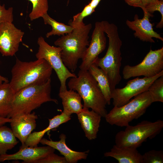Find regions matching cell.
Listing matches in <instances>:
<instances>
[{
    "label": "cell",
    "mask_w": 163,
    "mask_h": 163,
    "mask_svg": "<svg viewBox=\"0 0 163 163\" xmlns=\"http://www.w3.org/2000/svg\"><path fill=\"white\" fill-rule=\"evenodd\" d=\"M91 24L74 28L71 32L62 36L54 43L61 49V56L65 66L72 72L77 68L78 61L84 57L90 42Z\"/></svg>",
    "instance_id": "1"
},
{
    "label": "cell",
    "mask_w": 163,
    "mask_h": 163,
    "mask_svg": "<svg viewBox=\"0 0 163 163\" xmlns=\"http://www.w3.org/2000/svg\"><path fill=\"white\" fill-rule=\"evenodd\" d=\"M102 21L104 31L109 39L108 46L104 56L98 57L94 63L105 73L112 91L121 80L120 69L122 58L120 49L122 42L117 26L107 21Z\"/></svg>",
    "instance_id": "2"
},
{
    "label": "cell",
    "mask_w": 163,
    "mask_h": 163,
    "mask_svg": "<svg viewBox=\"0 0 163 163\" xmlns=\"http://www.w3.org/2000/svg\"><path fill=\"white\" fill-rule=\"evenodd\" d=\"M53 69L43 59L24 62L17 58L11 70V78L9 83L16 93L29 85L46 82L51 78Z\"/></svg>",
    "instance_id": "3"
},
{
    "label": "cell",
    "mask_w": 163,
    "mask_h": 163,
    "mask_svg": "<svg viewBox=\"0 0 163 163\" xmlns=\"http://www.w3.org/2000/svg\"><path fill=\"white\" fill-rule=\"evenodd\" d=\"M68 86L80 95L83 108H91L105 117L107 113V102L97 82L88 70H80L77 76L70 78Z\"/></svg>",
    "instance_id": "4"
},
{
    "label": "cell",
    "mask_w": 163,
    "mask_h": 163,
    "mask_svg": "<svg viewBox=\"0 0 163 163\" xmlns=\"http://www.w3.org/2000/svg\"><path fill=\"white\" fill-rule=\"evenodd\" d=\"M51 79L43 83H36L24 87L15 93L12 110L8 118L20 114L29 113L44 103L57 100L51 96Z\"/></svg>",
    "instance_id": "5"
},
{
    "label": "cell",
    "mask_w": 163,
    "mask_h": 163,
    "mask_svg": "<svg viewBox=\"0 0 163 163\" xmlns=\"http://www.w3.org/2000/svg\"><path fill=\"white\" fill-rule=\"evenodd\" d=\"M126 104L119 107L114 106L104 118L111 125L126 126L133 120L138 119L154 102L152 96L148 90L134 97Z\"/></svg>",
    "instance_id": "6"
},
{
    "label": "cell",
    "mask_w": 163,
    "mask_h": 163,
    "mask_svg": "<svg viewBox=\"0 0 163 163\" xmlns=\"http://www.w3.org/2000/svg\"><path fill=\"white\" fill-rule=\"evenodd\" d=\"M126 127L116 134L115 145L137 149L147 139H152L160 133L163 128V121L143 120L135 125H129Z\"/></svg>",
    "instance_id": "7"
},
{
    "label": "cell",
    "mask_w": 163,
    "mask_h": 163,
    "mask_svg": "<svg viewBox=\"0 0 163 163\" xmlns=\"http://www.w3.org/2000/svg\"><path fill=\"white\" fill-rule=\"evenodd\" d=\"M37 43L39 48L36 54L37 58L44 59L54 70L60 83L59 91L67 89V80L77 75L70 71L64 64L61 58V49L50 45L42 37L38 38Z\"/></svg>",
    "instance_id": "8"
},
{
    "label": "cell",
    "mask_w": 163,
    "mask_h": 163,
    "mask_svg": "<svg viewBox=\"0 0 163 163\" xmlns=\"http://www.w3.org/2000/svg\"><path fill=\"white\" fill-rule=\"evenodd\" d=\"M163 70L162 47L155 50L151 49L139 64L134 66H125L122 71V75L125 80L140 76L150 78L157 75Z\"/></svg>",
    "instance_id": "9"
},
{
    "label": "cell",
    "mask_w": 163,
    "mask_h": 163,
    "mask_svg": "<svg viewBox=\"0 0 163 163\" xmlns=\"http://www.w3.org/2000/svg\"><path fill=\"white\" fill-rule=\"evenodd\" d=\"M162 75L163 70L152 77L140 78L137 77L128 81L123 88H115L111 92V99L114 106H121L135 96L148 90L153 82Z\"/></svg>",
    "instance_id": "10"
},
{
    "label": "cell",
    "mask_w": 163,
    "mask_h": 163,
    "mask_svg": "<svg viewBox=\"0 0 163 163\" xmlns=\"http://www.w3.org/2000/svg\"><path fill=\"white\" fill-rule=\"evenodd\" d=\"M105 33L103 21L96 22L91 40L79 66L80 70H88L99 55L105 50L107 43Z\"/></svg>",
    "instance_id": "11"
},
{
    "label": "cell",
    "mask_w": 163,
    "mask_h": 163,
    "mask_svg": "<svg viewBox=\"0 0 163 163\" xmlns=\"http://www.w3.org/2000/svg\"><path fill=\"white\" fill-rule=\"evenodd\" d=\"M24 33L12 23L0 24V53L5 56H13L18 51Z\"/></svg>",
    "instance_id": "12"
},
{
    "label": "cell",
    "mask_w": 163,
    "mask_h": 163,
    "mask_svg": "<svg viewBox=\"0 0 163 163\" xmlns=\"http://www.w3.org/2000/svg\"><path fill=\"white\" fill-rule=\"evenodd\" d=\"M144 16L142 19H139L138 15H135L134 20H127L126 24L128 27L135 31L134 34L143 41L154 43L155 41L152 38H155L163 41V38L160 35L155 32L153 28V25L150 22L149 18L153 16L146 11H143Z\"/></svg>",
    "instance_id": "13"
},
{
    "label": "cell",
    "mask_w": 163,
    "mask_h": 163,
    "mask_svg": "<svg viewBox=\"0 0 163 163\" xmlns=\"http://www.w3.org/2000/svg\"><path fill=\"white\" fill-rule=\"evenodd\" d=\"M55 150L48 145L31 147L22 145L19 150L15 153L0 155V162L7 160H23V163H33L35 161L54 152Z\"/></svg>",
    "instance_id": "14"
},
{
    "label": "cell",
    "mask_w": 163,
    "mask_h": 163,
    "mask_svg": "<svg viewBox=\"0 0 163 163\" xmlns=\"http://www.w3.org/2000/svg\"><path fill=\"white\" fill-rule=\"evenodd\" d=\"M11 129L16 138L24 144L29 135L36 126L37 116L34 112L15 115L11 118Z\"/></svg>",
    "instance_id": "15"
},
{
    "label": "cell",
    "mask_w": 163,
    "mask_h": 163,
    "mask_svg": "<svg viewBox=\"0 0 163 163\" xmlns=\"http://www.w3.org/2000/svg\"><path fill=\"white\" fill-rule=\"evenodd\" d=\"M89 109L83 108L77 115L86 137L91 140L97 137L102 117L93 110H90Z\"/></svg>",
    "instance_id": "16"
},
{
    "label": "cell",
    "mask_w": 163,
    "mask_h": 163,
    "mask_svg": "<svg viewBox=\"0 0 163 163\" xmlns=\"http://www.w3.org/2000/svg\"><path fill=\"white\" fill-rule=\"evenodd\" d=\"M59 137L60 140L58 141H53L43 138L40 143L58 150L64 156L67 163H76L78 161L87 158L88 151L84 152L74 151L66 145V137L65 134H61Z\"/></svg>",
    "instance_id": "17"
},
{
    "label": "cell",
    "mask_w": 163,
    "mask_h": 163,
    "mask_svg": "<svg viewBox=\"0 0 163 163\" xmlns=\"http://www.w3.org/2000/svg\"><path fill=\"white\" fill-rule=\"evenodd\" d=\"M105 157H112L119 163H142V155L137 149L114 145L110 151L104 154Z\"/></svg>",
    "instance_id": "18"
},
{
    "label": "cell",
    "mask_w": 163,
    "mask_h": 163,
    "mask_svg": "<svg viewBox=\"0 0 163 163\" xmlns=\"http://www.w3.org/2000/svg\"><path fill=\"white\" fill-rule=\"evenodd\" d=\"M71 119V116L67 115L63 112L51 119H49V124L48 126L42 130L31 133L27 137L24 144L23 145L31 147L37 146L46 133L58 127L60 125L66 123Z\"/></svg>",
    "instance_id": "19"
},
{
    "label": "cell",
    "mask_w": 163,
    "mask_h": 163,
    "mask_svg": "<svg viewBox=\"0 0 163 163\" xmlns=\"http://www.w3.org/2000/svg\"><path fill=\"white\" fill-rule=\"evenodd\" d=\"M59 95L62 100L63 112L67 115L71 116L73 113L77 114L82 110V97L75 91L71 89L59 91Z\"/></svg>",
    "instance_id": "20"
},
{
    "label": "cell",
    "mask_w": 163,
    "mask_h": 163,
    "mask_svg": "<svg viewBox=\"0 0 163 163\" xmlns=\"http://www.w3.org/2000/svg\"><path fill=\"white\" fill-rule=\"evenodd\" d=\"M88 70L97 82L107 104L110 105L112 99V91L106 75L101 69L94 63L90 66Z\"/></svg>",
    "instance_id": "21"
},
{
    "label": "cell",
    "mask_w": 163,
    "mask_h": 163,
    "mask_svg": "<svg viewBox=\"0 0 163 163\" xmlns=\"http://www.w3.org/2000/svg\"><path fill=\"white\" fill-rule=\"evenodd\" d=\"M15 93L9 82L0 84V117H8L9 115Z\"/></svg>",
    "instance_id": "22"
},
{
    "label": "cell",
    "mask_w": 163,
    "mask_h": 163,
    "mask_svg": "<svg viewBox=\"0 0 163 163\" xmlns=\"http://www.w3.org/2000/svg\"><path fill=\"white\" fill-rule=\"evenodd\" d=\"M16 138L11 129L4 125L0 126V155L6 154L17 145Z\"/></svg>",
    "instance_id": "23"
},
{
    "label": "cell",
    "mask_w": 163,
    "mask_h": 163,
    "mask_svg": "<svg viewBox=\"0 0 163 163\" xmlns=\"http://www.w3.org/2000/svg\"><path fill=\"white\" fill-rule=\"evenodd\" d=\"M42 18L43 19L44 24L50 25L52 28V30L46 34L47 38L52 35L62 36L71 32L74 29L73 27L69 25H67L56 21L51 18L47 13L44 14Z\"/></svg>",
    "instance_id": "24"
},
{
    "label": "cell",
    "mask_w": 163,
    "mask_h": 163,
    "mask_svg": "<svg viewBox=\"0 0 163 163\" xmlns=\"http://www.w3.org/2000/svg\"><path fill=\"white\" fill-rule=\"evenodd\" d=\"M32 4V9L29 16L31 21L42 17L47 13L48 0H27Z\"/></svg>",
    "instance_id": "25"
},
{
    "label": "cell",
    "mask_w": 163,
    "mask_h": 163,
    "mask_svg": "<svg viewBox=\"0 0 163 163\" xmlns=\"http://www.w3.org/2000/svg\"><path fill=\"white\" fill-rule=\"evenodd\" d=\"M154 102H163V75L155 79L148 88Z\"/></svg>",
    "instance_id": "26"
},
{
    "label": "cell",
    "mask_w": 163,
    "mask_h": 163,
    "mask_svg": "<svg viewBox=\"0 0 163 163\" xmlns=\"http://www.w3.org/2000/svg\"><path fill=\"white\" fill-rule=\"evenodd\" d=\"M95 10L88 4L85 6L81 12L73 17V20L70 21L69 25L73 28L84 25L85 24L83 22V19L92 14L95 11Z\"/></svg>",
    "instance_id": "27"
},
{
    "label": "cell",
    "mask_w": 163,
    "mask_h": 163,
    "mask_svg": "<svg viewBox=\"0 0 163 163\" xmlns=\"http://www.w3.org/2000/svg\"><path fill=\"white\" fill-rule=\"evenodd\" d=\"M163 151L152 150L142 155V163H163Z\"/></svg>",
    "instance_id": "28"
},
{
    "label": "cell",
    "mask_w": 163,
    "mask_h": 163,
    "mask_svg": "<svg viewBox=\"0 0 163 163\" xmlns=\"http://www.w3.org/2000/svg\"><path fill=\"white\" fill-rule=\"evenodd\" d=\"M33 163H67L64 157L51 153L46 157L35 161Z\"/></svg>",
    "instance_id": "29"
},
{
    "label": "cell",
    "mask_w": 163,
    "mask_h": 163,
    "mask_svg": "<svg viewBox=\"0 0 163 163\" xmlns=\"http://www.w3.org/2000/svg\"><path fill=\"white\" fill-rule=\"evenodd\" d=\"M13 8L10 7L6 9L5 5H1L0 1V24L8 22L12 23L13 21Z\"/></svg>",
    "instance_id": "30"
},
{
    "label": "cell",
    "mask_w": 163,
    "mask_h": 163,
    "mask_svg": "<svg viewBox=\"0 0 163 163\" xmlns=\"http://www.w3.org/2000/svg\"><path fill=\"white\" fill-rule=\"evenodd\" d=\"M157 11L160 12L161 15L160 21L156 26L157 28H162L163 26V0H159V2L146 8L143 11H146L151 14L154 11Z\"/></svg>",
    "instance_id": "31"
},
{
    "label": "cell",
    "mask_w": 163,
    "mask_h": 163,
    "mask_svg": "<svg viewBox=\"0 0 163 163\" xmlns=\"http://www.w3.org/2000/svg\"><path fill=\"white\" fill-rule=\"evenodd\" d=\"M129 5L135 7H139L142 10L143 7L142 0H124Z\"/></svg>",
    "instance_id": "32"
},
{
    "label": "cell",
    "mask_w": 163,
    "mask_h": 163,
    "mask_svg": "<svg viewBox=\"0 0 163 163\" xmlns=\"http://www.w3.org/2000/svg\"><path fill=\"white\" fill-rule=\"evenodd\" d=\"M159 0H142L143 7V11L152 5L158 3Z\"/></svg>",
    "instance_id": "33"
},
{
    "label": "cell",
    "mask_w": 163,
    "mask_h": 163,
    "mask_svg": "<svg viewBox=\"0 0 163 163\" xmlns=\"http://www.w3.org/2000/svg\"><path fill=\"white\" fill-rule=\"evenodd\" d=\"M11 120V118L0 117V126L4 125L7 123H10Z\"/></svg>",
    "instance_id": "34"
},
{
    "label": "cell",
    "mask_w": 163,
    "mask_h": 163,
    "mask_svg": "<svg viewBox=\"0 0 163 163\" xmlns=\"http://www.w3.org/2000/svg\"><path fill=\"white\" fill-rule=\"evenodd\" d=\"M102 0H91L88 4L95 9Z\"/></svg>",
    "instance_id": "35"
},
{
    "label": "cell",
    "mask_w": 163,
    "mask_h": 163,
    "mask_svg": "<svg viewBox=\"0 0 163 163\" xmlns=\"http://www.w3.org/2000/svg\"><path fill=\"white\" fill-rule=\"evenodd\" d=\"M4 82H8L9 81L7 78L2 76L0 74V84Z\"/></svg>",
    "instance_id": "36"
},
{
    "label": "cell",
    "mask_w": 163,
    "mask_h": 163,
    "mask_svg": "<svg viewBox=\"0 0 163 163\" xmlns=\"http://www.w3.org/2000/svg\"><path fill=\"white\" fill-rule=\"evenodd\" d=\"M69 0H67V5H68V4L69 3Z\"/></svg>",
    "instance_id": "37"
}]
</instances>
